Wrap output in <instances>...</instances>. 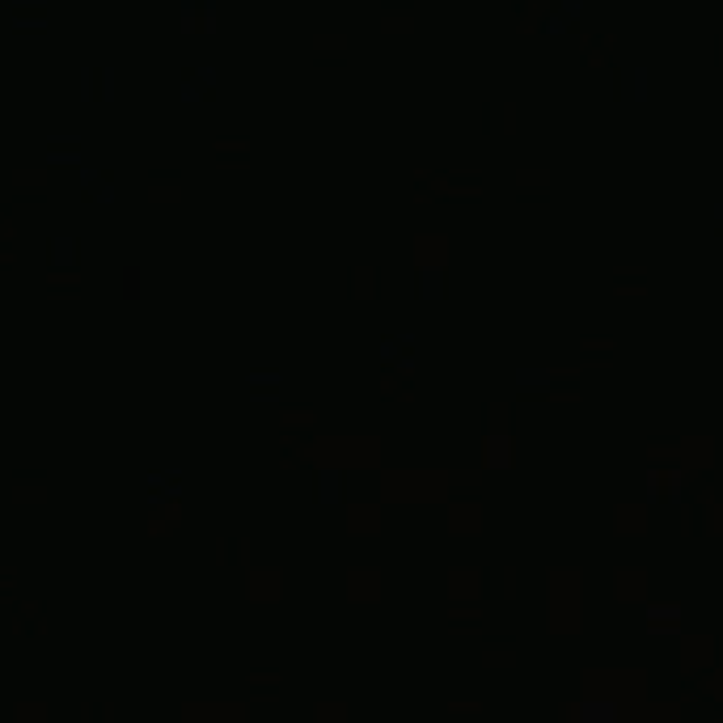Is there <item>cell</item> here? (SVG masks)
<instances>
[{"instance_id": "cell-5", "label": "cell", "mask_w": 723, "mask_h": 723, "mask_svg": "<svg viewBox=\"0 0 723 723\" xmlns=\"http://www.w3.org/2000/svg\"><path fill=\"white\" fill-rule=\"evenodd\" d=\"M550 187H554V178L546 170H520L516 173V199H525V204H542V199H550Z\"/></svg>"}, {"instance_id": "cell-8", "label": "cell", "mask_w": 723, "mask_h": 723, "mask_svg": "<svg viewBox=\"0 0 723 723\" xmlns=\"http://www.w3.org/2000/svg\"><path fill=\"white\" fill-rule=\"evenodd\" d=\"M149 199H157V204H178L182 199V178L173 170H157L149 178Z\"/></svg>"}, {"instance_id": "cell-1", "label": "cell", "mask_w": 723, "mask_h": 723, "mask_svg": "<svg viewBox=\"0 0 723 723\" xmlns=\"http://www.w3.org/2000/svg\"><path fill=\"white\" fill-rule=\"evenodd\" d=\"M482 190H487V178L474 170L444 173V199H465V204H474V199H482Z\"/></svg>"}, {"instance_id": "cell-14", "label": "cell", "mask_w": 723, "mask_h": 723, "mask_svg": "<svg viewBox=\"0 0 723 723\" xmlns=\"http://www.w3.org/2000/svg\"><path fill=\"white\" fill-rule=\"evenodd\" d=\"M212 81H216V76H212V73H195V76H190V81H187V89H182V97H187V102H199V94H204V89H212Z\"/></svg>"}, {"instance_id": "cell-6", "label": "cell", "mask_w": 723, "mask_h": 723, "mask_svg": "<svg viewBox=\"0 0 723 723\" xmlns=\"http://www.w3.org/2000/svg\"><path fill=\"white\" fill-rule=\"evenodd\" d=\"M580 59H584V68H609V64H613V38L588 35L580 42Z\"/></svg>"}, {"instance_id": "cell-2", "label": "cell", "mask_w": 723, "mask_h": 723, "mask_svg": "<svg viewBox=\"0 0 723 723\" xmlns=\"http://www.w3.org/2000/svg\"><path fill=\"white\" fill-rule=\"evenodd\" d=\"M419 26V9L411 0H389L385 9H381V30L385 35H411Z\"/></svg>"}, {"instance_id": "cell-16", "label": "cell", "mask_w": 723, "mask_h": 723, "mask_svg": "<svg viewBox=\"0 0 723 723\" xmlns=\"http://www.w3.org/2000/svg\"><path fill=\"white\" fill-rule=\"evenodd\" d=\"M13 26H18V30H38V26H47V18H42V13H18Z\"/></svg>"}, {"instance_id": "cell-13", "label": "cell", "mask_w": 723, "mask_h": 723, "mask_svg": "<svg viewBox=\"0 0 723 723\" xmlns=\"http://www.w3.org/2000/svg\"><path fill=\"white\" fill-rule=\"evenodd\" d=\"M85 89H89V97H94V102H102V97H106V89H111V73L89 68V73H85Z\"/></svg>"}, {"instance_id": "cell-15", "label": "cell", "mask_w": 723, "mask_h": 723, "mask_svg": "<svg viewBox=\"0 0 723 723\" xmlns=\"http://www.w3.org/2000/svg\"><path fill=\"white\" fill-rule=\"evenodd\" d=\"M111 173H94V187H89V195H94V204H106V195H111Z\"/></svg>"}, {"instance_id": "cell-17", "label": "cell", "mask_w": 723, "mask_h": 723, "mask_svg": "<svg viewBox=\"0 0 723 723\" xmlns=\"http://www.w3.org/2000/svg\"><path fill=\"white\" fill-rule=\"evenodd\" d=\"M4 263H13V254H9V250H0V266H4Z\"/></svg>"}, {"instance_id": "cell-9", "label": "cell", "mask_w": 723, "mask_h": 723, "mask_svg": "<svg viewBox=\"0 0 723 723\" xmlns=\"http://www.w3.org/2000/svg\"><path fill=\"white\" fill-rule=\"evenodd\" d=\"M482 127H487V135H508L516 127V111L508 102H491L482 111Z\"/></svg>"}, {"instance_id": "cell-10", "label": "cell", "mask_w": 723, "mask_h": 723, "mask_svg": "<svg viewBox=\"0 0 723 723\" xmlns=\"http://www.w3.org/2000/svg\"><path fill=\"white\" fill-rule=\"evenodd\" d=\"M415 195H419V204H436V199H444V170H419L415 173Z\"/></svg>"}, {"instance_id": "cell-12", "label": "cell", "mask_w": 723, "mask_h": 723, "mask_svg": "<svg viewBox=\"0 0 723 723\" xmlns=\"http://www.w3.org/2000/svg\"><path fill=\"white\" fill-rule=\"evenodd\" d=\"M212 152H216V157H225L228 170H237V165H246V161H250V144H246V140H216V144H212Z\"/></svg>"}, {"instance_id": "cell-4", "label": "cell", "mask_w": 723, "mask_h": 723, "mask_svg": "<svg viewBox=\"0 0 723 723\" xmlns=\"http://www.w3.org/2000/svg\"><path fill=\"white\" fill-rule=\"evenodd\" d=\"M546 13H550V0H516L512 4V21L520 35H542Z\"/></svg>"}, {"instance_id": "cell-11", "label": "cell", "mask_w": 723, "mask_h": 723, "mask_svg": "<svg viewBox=\"0 0 723 723\" xmlns=\"http://www.w3.org/2000/svg\"><path fill=\"white\" fill-rule=\"evenodd\" d=\"M575 21H580V4H575V0H567V4H550V13H546V26H542V30L567 35Z\"/></svg>"}, {"instance_id": "cell-7", "label": "cell", "mask_w": 723, "mask_h": 723, "mask_svg": "<svg viewBox=\"0 0 723 723\" xmlns=\"http://www.w3.org/2000/svg\"><path fill=\"white\" fill-rule=\"evenodd\" d=\"M182 30L187 35H212L216 30V9L208 0H190L187 13H182Z\"/></svg>"}, {"instance_id": "cell-3", "label": "cell", "mask_w": 723, "mask_h": 723, "mask_svg": "<svg viewBox=\"0 0 723 723\" xmlns=\"http://www.w3.org/2000/svg\"><path fill=\"white\" fill-rule=\"evenodd\" d=\"M313 59H318V68H342L351 59L347 35H318L313 38Z\"/></svg>"}]
</instances>
